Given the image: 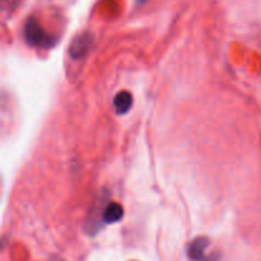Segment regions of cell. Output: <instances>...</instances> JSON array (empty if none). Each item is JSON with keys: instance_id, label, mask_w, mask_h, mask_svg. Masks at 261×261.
Masks as SVG:
<instances>
[{"instance_id": "cell-1", "label": "cell", "mask_w": 261, "mask_h": 261, "mask_svg": "<svg viewBox=\"0 0 261 261\" xmlns=\"http://www.w3.org/2000/svg\"><path fill=\"white\" fill-rule=\"evenodd\" d=\"M23 36L25 42L36 48H51L56 43V37L46 32L33 17L28 18L24 23Z\"/></svg>"}, {"instance_id": "cell-2", "label": "cell", "mask_w": 261, "mask_h": 261, "mask_svg": "<svg viewBox=\"0 0 261 261\" xmlns=\"http://www.w3.org/2000/svg\"><path fill=\"white\" fill-rule=\"evenodd\" d=\"M211 241L206 237H198L190 242L188 247V256L191 261H218V254L209 252Z\"/></svg>"}, {"instance_id": "cell-3", "label": "cell", "mask_w": 261, "mask_h": 261, "mask_svg": "<svg viewBox=\"0 0 261 261\" xmlns=\"http://www.w3.org/2000/svg\"><path fill=\"white\" fill-rule=\"evenodd\" d=\"M92 43H93V36L91 33L86 32L76 36L69 47V54H70L71 59L79 60V59L84 58L91 48Z\"/></svg>"}, {"instance_id": "cell-4", "label": "cell", "mask_w": 261, "mask_h": 261, "mask_svg": "<svg viewBox=\"0 0 261 261\" xmlns=\"http://www.w3.org/2000/svg\"><path fill=\"white\" fill-rule=\"evenodd\" d=\"M122 217H124L122 206L119 203H116V201H112V203H110L105 208L103 213H102V221L106 224H111L119 222Z\"/></svg>"}, {"instance_id": "cell-5", "label": "cell", "mask_w": 261, "mask_h": 261, "mask_svg": "<svg viewBox=\"0 0 261 261\" xmlns=\"http://www.w3.org/2000/svg\"><path fill=\"white\" fill-rule=\"evenodd\" d=\"M133 106V96L130 92L121 91L115 96L114 98V107L116 114L124 115L129 112V110Z\"/></svg>"}, {"instance_id": "cell-6", "label": "cell", "mask_w": 261, "mask_h": 261, "mask_svg": "<svg viewBox=\"0 0 261 261\" xmlns=\"http://www.w3.org/2000/svg\"><path fill=\"white\" fill-rule=\"evenodd\" d=\"M51 261H64L63 259H59V257H53V260Z\"/></svg>"}]
</instances>
